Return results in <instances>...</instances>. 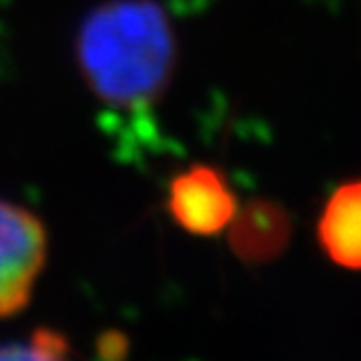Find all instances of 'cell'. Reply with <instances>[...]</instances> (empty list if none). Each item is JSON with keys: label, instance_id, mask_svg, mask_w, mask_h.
I'll list each match as a JSON object with an SVG mask.
<instances>
[{"label": "cell", "instance_id": "277c9868", "mask_svg": "<svg viewBox=\"0 0 361 361\" xmlns=\"http://www.w3.org/2000/svg\"><path fill=\"white\" fill-rule=\"evenodd\" d=\"M291 219L287 210L275 201L255 198L238 205L235 217L228 224V245L245 264H268L280 257L289 245Z\"/></svg>", "mask_w": 361, "mask_h": 361}, {"label": "cell", "instance_id": "7a4b0ae2", "mask_svg": "<svg viewBox=\"0 0 361 361\" xmlns=\"http://www.w3.org/2000/svg\"><path fill=\"white\" fill-rule=\"evenodd\" d=\"M47 261V231L33 212L0 201V319L26 308Z\"/></svg>", "mask_w": 361, "mask_h": 361}, {"label": "cell", "instance_id": "8992f818", "mask_svg": "<svg viewBox=\"0 0 361 361\" xmlns=\"http://www.w3.org/2000/svg\"><path fill=\"white\" fill-rule=\"evenodd\" d=\"M68 341L59 331L40 329L28 345H3L0 361H66Z\"/></svg>", "mask_w": 361, "mask_h": 361}, {"label": "cell", "instance_id": "6da1fadb", "mask_svg": "<svg viewBox=\"0 0 361 361\" xmlns=\"http://www.w3.org/2000/svg\"><path fill=\"white\" fill-rule=\"evenodd\" d=\"M78 63L103 105L147 112L175 71L171 21L154 0H107L84 19Z\"/></svg>", "mask_w": 361, "mask_h": 361}, {"label": "cell", "instance_id": "3957f363", "mask_svg": "<svg viewBox=\"0 0 361 361\" xmlns=\"http://www.w3.org/2000/svg\"><path fill=\"white\" fill-rule=\"evenodd\" d=\"M168 212L191 235H217L238 212V198L228 180L212 166H189L168 187Z\"/></svg>", "mask_w": 361, "mask_h": 361}, {"label": "cell", "instance_id": "5b68a950", "mask_svg": "<svg viewBox=\"0 0 361 361\" xmlns=\"http://www.w3.org/2000/svg\"><path fill=\"white\" fill-rule=\"evenodd\" d=\"M324 255L345 271H361V180L341 184L326 198L317 221Z\"/></svg>", "mask_w": 361, "mask_h": 361}]
</instances>
